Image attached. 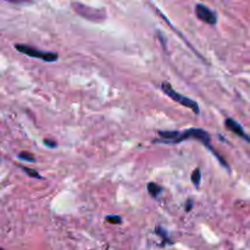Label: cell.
<instances>
[{
    "label": "cell",
    "instance_id": "cell-1",
    "mask_svg": "<svg viewBox=\"0 0 250 250\" xmlns=\"http://www.w3.org/2000/svg\"><path fill=\"white\" fill-rule=\"evenodd\" d=\"M159 137L160 138L155 139L154 143H163V144H176L181 143L183 141H188V139H197V141L202 142L205 146H207L209 150H211L212 153L216 155V158L219 159L220 163L225 166V167H229L226 161L219 155V154L215 151V149H212L211 146V137L208 133L207 131L202 128H189L186 129V131L180 132V131H159L158 132Z\"/></svg>",
    "mask_w": 250,
    "mask_h": 250
},
{
    "label": "cell",
    "instance_id": "cell-2",
    "mask_svg": "<svg viewBox=\"0 0 250 250\" xmlns=\"http://www.w3.org/2000/svg\"><path fill=\"white\" fill-rule=\"evenodd\" d=\"M161 89H163V92L165 93L166 95H168L171 99L175 100V102H177L178 104H181L182 106L190 109L195 115H198L200 112L199 105H198L197 102H194V100H192L190 98L185 97V95H182V94H180V93L176 92V90L171 87L170 83L164 82L163 84H161Z\"/></svg>",
    "mask_w": 250,
    "mask_h": 250
},
{
    "label": "cell",
    "instance_id": "cell-3",
    "mask_svg": "<svg viewBox=\"0 0 250 250\" xmlns=\"http://www.w3.org/2000/svg\"><path fill=\"white\" fill-rule=\"evenodd\" d=\"M15 48H16V50L19 51V53L24 54V55L27 56H31V58H37L39 59V60L46 61V62H55L59 59V55L56 53L39 50V49L34 48V46L24 45V44H16Z\"/></svg>",
    "mask_w": 250,
    "mask_h": 250
},
{
    "label": "cell",
    "instance_id": "cell-4",
    "mask_svg": "<svg viewBox=\"0 0 250 250\" xmlns=\"http://www.w3.org/2000/svg\"><path fill=\"white\" fill-rule=\"evenodd\" d=\"M195 15L199 20L208 24H216L217 23V14L212 11L209 6L204 4L195 5Z\"/></svg>",
    "mask_w": 250,
    "mask_h": 250
},
{
    "label": "cell",
    "instance_id": "cell-5",
    "mask_svg": "<svg viewBox=\"0 0 250 250\" xmlns=\"http://www.w3.org/2000/svg\"><path fill=\"white\" fill-rule=\"evenodd\" d=\"M225 126L227 127V129H229V131L233 132L234 134H237V136H239L241 138H243L244 141L249 142L250 143V137L243 131V127H242L238 122L234 121L233 119H231V117H227V119L225 120Z\"/></svg>",
    "mask_w": 250,
    "mask_h": 250
},
{
    "label": "cell",
    "instance_id": "cell-6",
    "mask_svg": "<svg viewBox=\"0 0 250 250\" xmlns=\"http://www.w3.org/2000/svg\"><path fill=\"white\" fill-rule=\"evenodd\" d=\"M155 233L158 234L159 237H161V238H163V244H168V246H172V244H173V241L170 238L167 231H166L164 227H161V226L156 227Z\"/></svg>",
    "mask_w": 250,
    "mask_h": 250
},
{
    "label": "cell",
    "instance_id": "cell-7",
    "mask_svg": "<svg viewBox=\"0 0 250 250\" xmlns=\"http://www.w3.org/2000/svg\"><path fill=\"white\" fill-rule=\"evenodd\" d=\"M146 189H148L149 194H150L153 198L159 197V195L164 192V188L161 187L160 185H158V183H154V182L148 183V187H146Z\"/></svg>",
    "mask_w": 250,
    "mask_h": 250
},
{
    "label": "cell",
    "instance_id": "cell-8",
    "mask_svg": "<svg viewBox=\"0 0 250 250\" xmlns=\"http://www.w3.org/2000/svg\"><path fill=\"white\" fill-rule=\"evenodd\" d=\"M190 180H192V183L195 187H199L200 181H202V171H200V168H195L193 171L192 176H190Z\"/></svg>",
    "mask_w": 250,
    "mask_h": 250
},
{
    "label": "cell",
    "instance_id": "cell-9",
    "mask_svg": "<svg viewBox=\"0 0 250 250\" xmlns=\"http://www.w3.org/2000/svg\"><path fill=\"white\" fill-rule=\"evenodd\" d=\"M17 158H19L20 160L27 161V163H36V159H34V156L32 155L31 153H27V151L19 153L17 154Z\"/></svg>",
    "mask_w": 250,
    "mask_h": 250
},
{
    "label": "cell",
    "instance_id": "cell-10",
    "mask_svg": "<svg viewBox=\"0 0 250 250\" xmlns=\"http://www.w3.org/2000/svg\"><path fill=\"white\" fill-rule=\"evenodd\" d=\"M20 167L22 168V171H23L26 175H28L29 177L32 178H37V180H41L42 176L39 175L38 172H37L36 170H33V168H29V167H26V166H20Z\"/></svg>",
    "mask_w": 250,
    "mask_h": 250
},
{
    "label": "cell",
    "instance_id": "cell-11",
    "mask_svg": "<svg viewBox=\"0 0 250 250\" xmlns=\"http://www.w3.org/2000/svg\"><path fill=\"white\" fill-rule=\"evenodd\" d=\"M105 220L112 225L122 224V219H121V216H119V215H109V216H106V219Z\"/></svg>",
    "mask_w": 250,
    "mask_h": 250
},
{
    "label": "cell",
    "instance_id": "cell-12",
    "mask_svg": "<svg viewBox=\"0 0 250 250\" xmlns=\"http://www.w3.org/2000/svg\"><path fill=\"white\" fill-rule=\"evenodd\" d=\"M43 143H44V146H49V148H56V146H58V143H56V142L51 141V139H48V138L44 139Z\"/></svg>",
    "mask_w": 250,
    "mask_h": 250
},
{
    "label": "cell",
    "instance_id": "cell-13",
    "mask_svg": "<svg viewBox=\"0 0 250 250\" xmlns=\"http://www.w3.org/2000/svg\"><path fill=\"white\" fill-rule=\"evenodd\" d=\"M186 205H187V207H186V211H190V210H192V208H193V199H187V203H186Z\"/></svg>",
    "mask_w": 250,
    "mask_h": 250
}]
</instances>
